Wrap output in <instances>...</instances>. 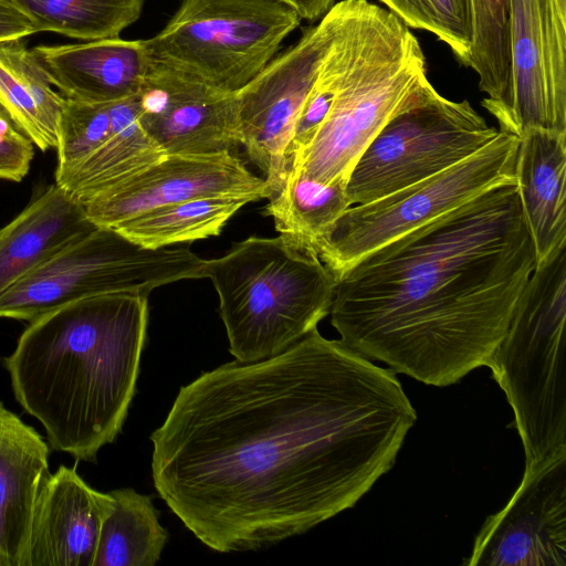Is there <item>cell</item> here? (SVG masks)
<instances>
[{"label":"cell","mask_w":566,"mask_h":566,"mask_svg":"<svg viewBox=\"0 0 566 566\" xmlns=\"http://www.w3.org/2000/svg\"><path fill=\"white\" fill-rule=\"evenodd\" d=\"M416 421L392 369L315 328L280 354L181 387L150 436L151 476L208 547L256 551L353 507Z\"/></svg>","instance_id":"obj_1"},{"label":"cell","mask_w":566,"mask_h":566,"mask_svg":"<svg viewBox=\"0 0 566 566\" xmlns=\"http://www.w3.org/2000/svg\"><path fill=\"white\" fill-rule=\"evenodd\" d=\"M535 266L516 184L503 185L350 266L331 323L361 356L447 387L489 366Z\"/></svg>","instance_id":"obj_2"},{"label":"cell","mask_w":566,"mask_h":566,"mask_svg":"<svg viewBox=\"0 0 566 566\" xmlns=\"http://www.w3.org/2000/svg\"><path fill=\"white\" fill-rule=\"evenodd\" d=\"M147 323L148 296L129 292L77 300L29 322L3 365L54 450L93 461L120 432Z\"/></svg>","instance_id":"obj_3"},{"label":"cell","mask_w":566,"mask_h":566,"mask_svg":"<svg viewBox=\"0 0 566 566\" xmlns=\"http://www.w3.org/2000/svg\"><path fill=\"white\" fill-rule=\"evenodd\" d=\"M336 6L334 98L289 169L324 184H347L370 142L429 83L419 41L395 13L367 0Z\"/></svg>","instance_id":"obj_4"},{"label":"cell","mask_w":566,"mask_h":566,"mask_svg":"<svg viewBox=\"0 0 566 566\" xmlns=\"http://www.w3.org/2000/svg\"><path fill=\"white\" fill-rule=\"evenodd\" d=\"M202 272L218 293L229 350L241 363L280 354L317 328L337 283L316 253L281 234L237 242L205 260Z\"/></svg>","instance_id":"obj_5"},{"label":"cell","mask_w":566,"mask_h":566,"mask_svg":"<svg viewBox=\"0 0 566 566\" xmlns=\"http://www.w3.org/2000/svg\"><path fill=\"white\" fill-rule=\"evenodd\" d=\"M566 247L535 266L489 364L521 438L525 470L566 454Z\"/></svg>","instance_id":"obj_6"},{"label":"cell","mask_w":566,"mask_h":566,"mask_svg":"<svg viewBox=\"0 0 566 566\" xmlns=\"http://www.w3.org/2000/svg\"><path fill=\"white\" fill-rule=\"evenodd\" d=\"M301 20L279 0H184L144 43L154 62L235 93L269 64Z\"/></svg>","instance_id":"obj_7"},{"label":"cell","mask_w":566,"mask_h":566,"mask_svg":"<svg viewBox=\"0 0 566 566\" xmlns=\"http://www.w3.org/2000/svg\"><path fill=\"white\" fill-rule=\"evenodd\" d=\"M203 259L188 248H143L116 230L97 227L44 261L0 296V318L31 322L85 297L202 279Z\"/></svg>","instance_id":"obj_8"},{"label":"cell","mask_w":566,"mask_h":566,"mask_svg":"<svg viewBox=\"0 0 566 566\" xmlns=\"http://www.w3.org/2000/svg\"><path fill=\"white\" fill-rule=\"evenodd\" d=\"M520 137L499 130L463 161L374 201L346 209L315 252L336 281L360 259L484 192L516 184Z\"/></svg>","instance_id":"obj_9"},{"label":"cell","mask_w":566,"mask_h":566,"mask_svg":"<svg viewBox=\"0 0 566 566\" xmlns=\"http://www.w3.org/2000/svg\"><path fill=\"white\" fill-rule=\"evenodd\" d=\"M497 134L468 101L448 99L429 82L363 151L346 184L348 201L367 203L434 176Z\"/></svg>","instance_id":"obj_10"},{"label":"cell","mask_w":566,"mask_h":566,"mask_svg":"<svg viewBox=\"0 0 566 566\" xmlns=\"http://www.w3.org/2000/svg\"><path fill=\"white\" fill-rule=\"evenodd\" d=\"M566 0H507V80L482 106L501 132L566 133Z\"/></svg>","instance_id":"obj_11"},{"label":"cell","mask_w":566,"mask_h":566,"mask_svg":"<svg viewBox=\"0 0 566 566\" xmlns=\"http://www.w3.org/2000/svg\"><path fill=\"white\" fill-rule=\"evenodd\" d=\"M333 7L237 92L240 145L262 171L271 196L284 184L293 125L331 41ZM270 196V197H271Z\"/></svg>","instance_id":"obj_12"},{"label":"cell","mask_w":566,"mask_h":566,"mask_svg":"<svg viewBox=\"0 0 566 566\" xmlns=\"http://www.w3.org/2000/svg\"><path fill=\"white\" fill-rule=\"evenodd\" d=\"M270 196L263 178L252 174L232 151H223L166 155L80 203L96 227L114 229L147 210L195 198L245 197L258 201Z\"/></svg>","instance_id":"obj_13"},{"label":"cell","mask_w":566,"mask_h":566,"mask_svg":"<svg viewBox=\"0 0 566 566\" xmlns=\"http://www.w3.org/2000/svg\"><path fill=\"white\" fill-rule=\"evenodd\" d=\"M468 566H566V454L524 470L475 536Z\"/></svg>","instance_id":"obj_14"},{"label":"cell","mask_w":566,"mask_h":566,"mask_svg":"<svg viewBox=\"0 0 566 566\" xmlns=\"http://www.w3.org/2000/svg\"><path fill=\"white\" fill-rule=\"evenodd\" d=\"M137 116L167 155H209L240 145L237 92L211 87L151 60Z\"/></svg>","instance_id":"obj_15"},{"label":"cell","mask_w":566,"mask_h":566,"mask_svg":"<svg viewBox=\"0 0 566 566\" xmlns=\"http://www.w3.org/2000/svg\"><path fill=\"white\" fill-rule=\"evenodd\" d=\"M111 493L92 489L75 468L60 465L40 485L20 566H93Z\"/></svg>","instance_id":"obj_16"},{"label":"cell","mask_w":566,"mask_h":566,"mask_svg":"<svg viewBox=\"0 0 566 566\" xmlns=\"http://www.w3.org/2000/svg\"><path fill=\"white\" fill-rule=\"evenodd\" d=\"M52 85L77 103L136 96L151 64L144 40L117 38L32 48Z\"/></svg>","instance_id":"obj_17"},{"label":"cell","mask_w":566,"mask_h":566,"mask_svg":"<svg viewBox=\"0 0 566 566\" xmlns=\"http://www.w3.org/2000/svg\"><path fill=\"white\" fill-rule=\"evenodd\" d=\"M514 176L538 265L566 247V133L523 135Z\"/></svg>","instance_id":"obj_18"},{"label":"cell","mask_w":566,"mask_h":566,"mask_svg":"<svg viewBox=\"0 0 566 566\" xmlns=\"http://www.w3.org/2000/svg\"><path fill=\"white\" fill-rule=\"evenodd\" d=\"M42 437L0 402V558L20 566L34 502L49 473Z\"/></svg>","instance_id":"obj_19"},{"label":"cell","mask_w":566,"mask_h":566,"mask_svg":"<svg viewBox=\"0 0 566 566\" xmlns=\"http://www.w3.org/2000/svg\"><path fill=\"white\" fill-rule=\"evenodd\" d=\"M97 228L56 184L0 228V296L51 256Z\"/></svg>","instance_id":"obj_20"},{"label":"cell","mask_w":566,"mask_h":566,"mask_svg":"<svg viewBox=\"0 0 566 566\" xmlns=\"http://www.w3.org/2000/svg\"><path fill=\"white\" fill-rule=\"evenodd\" d=\"M67 99L22 40L0 43V106L40 150L57 147Z\"/></svg>","instance_id":"obj_21"},{"label":"cell","mask_w":566,"mask_h":566,"mask_svg":"<svg viewBox=\"0 0 566 566\" xmlns=\"http://www.w3.org/2000/svg\"><path fill=\"white\" fill-rule=\"evenodd\" d=\"M114 130L94 151L55 176V182L77 202L167 154L147 135L137 116V95L111 103Z\"/></svg>","instance_id":"obj_22"},{"label":"cell","mask_w":566,"mask_h":566,"mask_svg":"<svg viewBox=\"0 0 566 566\" xmlns=\"http://www.w3.org/2000/svg\"><path fill=\"white\" fill-rule=\"evenodd\" d=\"M245 197H203L160 206L119 224L114 230L150 250L217 237L247 203Z\"/></svg>","instance_id":"obj_23"},{"label":"cell","mask_w":566,"mask_h":566,"mask_svg":"<svg viewBox=\"0 0 566 566\" xmlns=\"http://www.w3.org/2000/svg\"><path fill=\"white\" fill-rule=\"evenodd\" d=\"M268 199L263 213L273 218L276 231L297 249L314 253L322 235L352 207L346 184H324L294 172Z\"/></svg>","instance_id":"obj_24"},{"label":"cell","mask_w":566,"mask_h":566,"mask_svg":"<svg viewBox=\"0 0 566 566\" xmlns=\"http://www.w3.org/2000/svg\"><path fill=\"white\" fill-rule=\"evenodd\" d=\"M114 505L104 520L93 566H153L167 543L151 497L125 488L109 492Z\"/></svg>","instance_id":"obj_25"},{"label":"cell","mask_w":566,"mask_h":566,"mask_svg":"<svg viewBox=\"0 0 566 566\" xmlns=\"http://www.w3.org/2000/svg\"><path fill=\"white\" fill-rule=\"evenodd\" d=\"M38 32L82 41L117 38L140 17L145 0H18Z\"/></svg>","instance_id":"obj_26"},{"label":"cell","mask_w":566,"mask_h":566,"mask_svg":"<svg viewBox=\"0 0 566 566\" xmlns=\"http://www.w3.org/2000/svg\"><path fill=\"white\" fill-rule=\"evenodd\" d=\"M472 19L471 67L488 99L504 91L507 70V0H470Z\"/></svg>","instance_id":"obj_27"},{"label":"cell","mask_w":566,"mask_h":566,"mask_svg":"<svg viewBox=\"0 0 566 566\" xmlns=\"http://www.w3.org/2000/svg\"><path fill=\"white\" fill-rule=\"evenodd\" d=\"M409 28L424 30L469 66L472 43L470 0H380Z\"/></svg>","instance_id":"obj_28"},{"label":"cell","mask_w":566,"mask_h":566,"mask_svg":"<svg viewBox=\"0 0 566 566\" xmlns=\"http://www.w3.org/2000/svg\"><path fill=\"white\" fill-rule=\"evenodd\" d=\"M111 103L67 101L59 132L55 176L72 168L111 136L114 130Z\"/></svg>","instance_id":"obj_29"},{"label":"cell","mask_w":566,"mask_h":566,"mask_svg":"<svg viewBox=\"0 0 566 566\" xmlns=\"http://www.w3.org/2000/svg\"><path fill=\"white\" fill-rule=\"evenodd\" d=\"M14 126L0 129V179L21 181L29 172L34 145Z\"/></svg>","instance_id":"obj_30"},{"label":"cell","mask_w":566,"mask_h":566,"mask_svg":"<svg viewBox=\"0 0 566 566\" xmlns=\"http://www.w3.org/2000/svg\"><path fill=\"white\" fill-rule=\"evenodd\" d=\"M38 33L31 15L18 0H0V43Z\"/></svg>","instance_id":"obj_31"},{"label":"cell","mask_w":566,"mask_h":566,"mask_svg":"<svg viewBox=\"0 0 566 566\" xmlns=\"http://www.w3.org/2000/svg\"><path fill=\"white\" fill-rule=\"evenodd\" d=\"M293 8L301 19L316 21L334 4V0H279Z\"/></svg>","instance_id":"obj_32"},{"label":"cell","mask_w":566,"mask_h":566,"mask_svg":"<svg viewBox=\"0 0 566 566\" xmlns=\"http://www.w3.org/2000/svg\"><path fill=\"white\" fill-rule=\"evenodd\" d=\"M14 125L4 109L0 106V129Z\"/></svg>","instance_id":"obj_33"},{"label":"cell","mask_w":566,"mask_h":566,"mask_svg":"<svg viewBox=\"0 0 566 566\" xmlns=\"http://www.w3.org/2000/svg\"><path fill=\"white\" fill-rule=\"evenodd\" d=\"M0 566H4V563L2 562L1 558H0Z\"/></svg>","instance_id":"obj_34"}]
</instances>
